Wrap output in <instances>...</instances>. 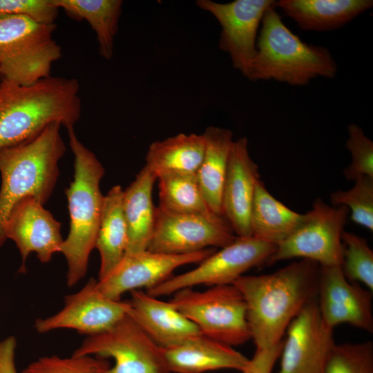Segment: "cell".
<instances>
[{"label":"cell","instance_id":"277c9868","mask_svg":"<svg viewBox=\"0 0 373 373\" xmlns=\"http://www.w3.org/2000/svg\"><path fill=\"white\" fill-rule=\"evenodd\" d=\"M58 122L21 144L0 149V225L12 207L26 197L43 205L50 197L59 171V161L66 152ZM4 233V232H3Z\"/></svg>","mask_w":373,"mask_h":373},{"label":"cell","instance_id":"d6986e66","mask_svg":"<svg viewBox=\"0 0 373 373\" xmlns=\"http://www.w3.org/2000/svg\"><path fill=\"white\" fill-rule=\"evenodd\" d=\"M127 315L159 346L168 348L202 334L169 300L141 289L130 292Z\"/></svg>","mask_w":373,"mask_h":373},{"label":"cell","instance_id":"cb8c5ba5","mask_svg":"<svg viewBox=\"0 0 373 373\" xmlns=\"http://www.w3.org/2000/svg\"><path fill=\"white\" fill-rule=\"evenodd\" d=\"M123 191L119 185H115L104 196L95 247L100 256L97 280L107 276L126 252L128 229L123 211Z\"/></svg>","mask_w":373,"mask_h":373},{"label":"cell","instance_id":"7a4b0ae2","mask_svg":"<svg viewBox=\"0 0 373 373\" xmlns=\"http://www.w3.org/2000/svg\"><path fill=\"white\" fill-rule=\"evenodd\" d=\"M82 113L75 78L49 76L23 86L0 83V149L32 139L52 123L74 128Z\"/></svg>","mask_w":373,"mask_h":373},{"label":"cell","instance_id":"ac0fdd59","mask_svg":"<svg viewBox=\"0 0 373 373\" xmlns=\"http://www.w3.org/2000/svg\"><path fill=\"white\" fill-rule=\"evenodd\" d=\"M259 180L258 166L250 156L247 139L233 141L222 189V210L237 236H251L250 214Z\"/></svg>","mask_w":373,"mask_h":373},{"label":"cell","instance_id":"d590c367","mask_svg":"<svg viewBox=\"0 0 373 373\" xmlns=\"http://www.w3.org/2000/svg\"><path fill=\"white\" fill-rule=\"evenodd\" d=\"M17 341L10 336L0 341V373H17L15 365Z\"/></svg>","mask_w":373,"mask_h":373},{"label":"cell","instance_id":"3957f363","mask_svg":"<svg viewBox=\"0 0 373 373\" xmlns=\"http://www.w3.org/2000/svg\"><path fill=\"white\" fill-rule=\"evenodd\" d=\"M67 131L74 156V175L65 191L70 229L60 253L67 262V285L72 287L86 276L95 247L104 200L99 184L105 171L95 155L78 139L74 128Z\"/></svg>","mask_w":373,"mask_h":373},{"label":"cell","instance_id":"7402d4cb","mask_svg":"<svg viewBox=\"0 0 373 373\" xmlns=\"http://www.w3.org/2000/svg\"><path fill=\"white\" fill-rule=\"evenodd\" d=\"M372 0H280L276 7L307 31L338 29L372 8Z\"/></svg>","mask_w":373,"mask_h":373},{"label":"cell","instance_id":"8d00e7d4","mask_svg":"<svg viewBox=\"0 0 373 373\" xmlns=\"http://www.w3.org/2000/svg\"><path fill=\"white\" fill-rule=\"evenodd\" d=\"M6 240V238L0 225V247L2 246V245L3 244Z\"/></svg>","mask_w":373,"mask_h":373},{"label":"cell","instance_id":"4316f807","mask_svg":"<svg viewBox=\"0 0 373 373\" xmlns=\"http://www.w3.org/2000/svg\"><path fill=\"white\" fill-rule=\"evenodd\" d=\"M58 8L75 19L86 21L95 32L99 53L112 58L123 1L121 0H53Z\"/></svg>","mask_w":373,"mask_h":373},{"label":"cell","instance_id":"1f68e13d","mask_svg":"<svg viewBox=\"0 0 373 373\" xmlns=\"http://www.w3.org/2000/svg\"><path fill=\"white\" fill-rule=\"evenodd\" d=\"M107 359L91 355L42 356L30 363L21 373H109Z\"/></svg>","mask_w":373,"mask_h":373},{"label":"cell","instance_id":"484cf974","mask_svg":"<svg viewBox=\"0 0 373 373\" xmlns=\"http://www.w3.org/2000/svg\"><path fill=\"white\" fill-rule=\"evenodd\" d=\"M204 151V139L195 133H179L152 142L146 164L157 176L168 173L196 175Z\"/></svg>","mask_w":373,"mask_h":373},{"label":"cell","instance_id":"d6a6232c","mask_svg":"<svg viewBox=\"0 0 373 373\" xmlns=\"http://www.w3.org/2000/svg\"><path fill=\"white\" fill-rule=\"evenodd\" d=\"M349 137L346 148L350 152L352 161L343 173L348 180L354 181L362 176L373 178V142L356 124L347 126Z\"/></svg>","mask_w":373,"mask_h":373},{"label":"cell","instance_id":"f1b7e54d","mask_svg":"<svg viewBox=\"0 0 373 373\" xmlns=\"http://www.w3.org/2000/svg\"><path fill=\"white\" fill-rule=\"evenodd\" d=\"M342 271L346 278L364 285L373 291V251L367 240L354 233L343 231Z\"/></svg>","mask_w":373,"mask_h":373},{"label":"cell","instance_id":"4dcf8cb0","mask_svg":"<svg viewBox=\"0 0 373 373\" xmlns=\"http://www.w3.org/2000/svg\"><path fill=\"white\" fill-rule=\"evenodd\" d=\"M323 373H373V343L370 341L335 343L327 358Z\"/></svg>","mask_w":373,"mask_h":373},{"label":"cell","instance_id":"e575fe53","mask_svg":"<svg viewBox=\"0 0 373 373\" xmlns=\"http://www.w3.org/2000/svg\"><path fill=\"white\" fill-rule=\"evenodd\" d=\"M283 341L269 347L256 349L247 367L242 373H271L279 358Z\"/></svg>","mask_w":373,"mask_h":373},{"label":"cell","instance_id":"f546056e","mask_svg":"<svg viewBox=\"0 0 373 373\" xmlns=\"http://www.w3.org/2000/svg\"><path fill=\"white\" fill-rule=\"evenodd\" d=\"M348 190H337L330 195L333 206H345L356 224L373 231V178L362 176Z\"/></svg>","mask_w":373,"mask_h":373},{"label":"cell","instance_id":"e0dca14e","mask_svg":"<svg viewBox=\"0 0 373 373\" xmlns=\"http://www.w3.org/2000/svg\"><path fill=\"white\" fill-rule=\"evenodd\" d=\"M61 223L36 199L26 197L11 209L3 225L4 235L15 242L21 256L20 272L26 270V260L35 253L42 263L60 253L63 238Z\"/></svg>","mask_w":373,"mask_h":373},{"label":"cell","instance_id":"8fae6325","mask_svg":"<svg viewBox=\"0 0 373 373\" xmlns=\"http://www.w3.org/2000/svg\"><path fill=\"white\" fill-rule=\"evenodd\" d=\"M199 8L212 15L221 27L219 48L229 54L236 70L250 79L257 54V32L266 10L274 0H235L218 3L198 0Z\"/></svg>","mask_w":373,"mask_h":373},{"label":"cell","instance_id":"603a6c76","mask_svg":"<svg viewBox=\"0 0 373 373\" xmlns=\"http://www.w3.org/2000/svg\"><path fill=\"white\" fill-rule=\"evenodd\" d=\"M202 135L204 151L196 179L204 198L213 213L224 217L222 195L227 171L233 133L227 128L208 126Z\"/></svg>","mask_w":373,"mask_h":373},{"label":"cell","instance_id":"30bf717a","mask_svg":"<svg viewBox=\"0 0 373 373\" xmlns=\"http://www.w3.org/2000/svg\"><path fill=\"white\" fill-rule=\"evenodd\" d=\"M73 354L113 359L109 373H170L163 348L128 315L108 329L87 336Z\"/></svg>","mask_w":373,"mask_h":373},{"label":"cell","instance_id":"6da1fadb","mask_svg":"<svg viewBox=\"0 0 373 373\" xmlns=\"http://www.w3.org/2000/svg\"><path fill=\"white\" fill-rule=\"evenodd\" d=\"M319 271L317 262L300 259L273 273L243 275L233 283L245 298L256 349L283 341L291 322L317 298Z\"/></svg>","mask_w":373,"mask_h":373},{"label":"cell","instance_id":"5b68a950","mask_svg":"<svg viewBox=\"0 0 373 373\" xmlns=\"http://www.w3.org/2000/svg\"><path fill=\"white\" fill-rule=\"evenodd\" d=\"M276 5L264 14L249 80L305 86L317 77L333 78L337 66L329 50L303 41L284 23Z\"/></svg>","mask_w":373,"mask_h":373},{"label":"cell","instance_id":"7c38bea8","mask_svg":"<svg viewBox=\"0 0 373 373\" xmlns=\"http://www.w3.org/2000/svg\"><path fill=\"white\" fill-rule=\"evenodd\" d=\"M236 237L224 218L211 219L156 207L155 227L147 250L174 255L191 254L224 247Z\"/></svg>","mask_w":373,"mask_h":373},{"label":"cell","instance_id":"2e32d148","mask_svg":"<svg viewBox=\"0 0 373 373\" xmlns=\"http://www.w3.org/2000/svg\"><path fill=\"white\" fill-rule=\"evenodd\" d=\"M317 304L329 327L347 323L372 333V291L348 280L341 267L320 266Z\"/></svg>","mask_w":373,"mask_h":373},{"label":"cell","instance_id":"8992f818","mask_svg":"<svg viewBox=\"0 0 373 373\" xmlns=\"http://www.w3.org/2000/svg\"><path fill=\"white\" fill-rule=\"evenodd\" d=\"M55 23H39L24 17L0 14V75L27 86L49 77L61 57L53 38Z\"/></svg>","mask_w":373,"mask_h":373},{"label":"cell","instance_id":"52a82bcc","mask_svg":"<svg viewBox=\"0 0 373 373\" xmlns=\"http://www.w3.org/2000/svg\"><path fill=\"white\" fill-rule=\"evenodd\" d=\"M169 301L205 336L232 347L251 339L246 303L233 284L204 291L185 288L174 293Z\"/></svg>","mask_w":373,"mask_h":373},{"label":"cell","instance_id":"5bb4252c","mask_svg":"<svg viewBox=\"0 0 373 373\" xmlns=\"http://www.w3.org/2000/svg\"><path fill=\"white\" fill-rule=\"evenodd\" d=\"M285 332L278 373H323L335 342L333 329L321 316L317 298L303 308Z\"/></svg>","mask_w":373,"mask_h":373},{"label":"cell","instance_id":"836d02e7","mask_svg":"<svg viewBox=\"0 0 373 373\" xmlns=\"http://www.w3.org/2000/svg\"><path fill=\"white\" fill-rule=\"evenodd\" d=\"M58 11L53 0H0V14L21 16L39 23L54 24Z\"/></svg>","mask_w":373,"mask_h":373},{"label":"cell","instance_id":"44dd1931","mask_svg":"<svg viewBox=\"0 0 373 373\" xmlns=\"http://www.w3.org/2000/svg\"><path fill=\"white\" fill-rule=\"evenodd\" d=\"M157 179L156 174L144 165L123 191V211L128 229L126 254L148 248L155 222L156 207L153 202L152 192Z\"/></svg>","mask_w":373,"mask_h":373},{"label":"cell","instance_id":"ba28073f","mask_svg":"<svg viewBox=\"0 0 373 373\" xmlns=\"http://www.w3.org/2000/svg\"><path fill=\"white\" fill-rule=\"evenodd\" d=\"M350 210L333 206L318 198L303 223L286 239L276 245L267 265L299 258L323 267H341L343 246L341 236Z\"/></svg>","mask_w":373,"mask_h":373},{"label":"cell","instance_id":"d4e9b609","mask_svg":"<svg viewBox=\"0 0 373 373\" xmlns=\"http://www.w3.org/2000/svg\"><path fill=\"white\" fill-rule=\"evenodd\" d=\"M306 213L296 212L276 199L259 180L250 214L251 236L275 245L289 237L305 220Z\"/></svg>","mask_w":373,"mask_h":373},{"label":"cell","instance_id":"ffe728a7","mask_svg":"<svg viewBox=\"0 0 373 373\" xmlns=\"http://www.w3.org/2000/svg\"><path fill=\"white\" fill-rule=\"evenodd\" d=\"M163 352L170 373H204L226 369L242 372L249 362L232 346L202 334L163 348Z\"/></svg>","mask_w":373,"mask_h":373},{"label":"cell","instance_id":"4fadbf2b","mask_svg":"<svg viewBox=\"0 0 373 373\" xmlns=\"http://www.w3.org/2000/svg\"><path fill=\"white\" fill-rule=\"evenodd\" d=\"M128 301L114 300L102 294L97 280L90 278L77 292L64 298V307L57 313L37 318L35 330L45 334L70 329L87 336L102 333L127 315Z\"/></svg>","mask_w":373,"mask_h":373},{"label":"cell","instance_id":"83f0119b","mask_svg":"<svg viewBox=\"0 0 373 373\" xmlns=\"http://www.w3.org/2000/svg\"><path fill=\"white\" fill-rule=\"evenodd\" d=\"M157 179L160 209L211 219L224 218L216 215L207 205L195 175L168 173L160 175Z\"/></svg>","mask_w":373,"mask_h":373},{"label":"cell","instance_id":"9a60e30c","mask_svg":"<svg viewBox=\"0 0 373 373\" xmlns=\"http://www.w3.org/2000/svg\"><path fill=\"white\" fill-rule=\"evenodd\" d=\"M214 248L186 254H166L144 250L125 254L119 265L105 278L97 280L99 290L107 297L120 300L126 292L160 285L177 268L199 263L215 251Z\"/></svg>","mask_w":373,"mask_h":373},{"label":"cell","instance_id":"9c48e42d","mask_svg":"<svg viewBox=\"0 0 373 373\" xmlns=\"http://www.w3.org/2000/svg\"><path fill=\"white\" fill-rule=\"evenodd\" d=\"M276 247V245L254 236H236L231 243L215 251L195 268L171 276L146 292L159 298L200 285L233 284L251 268L267 264Z\"/></svg>","mask_w":373,"mask_h":373}]
</instances>
